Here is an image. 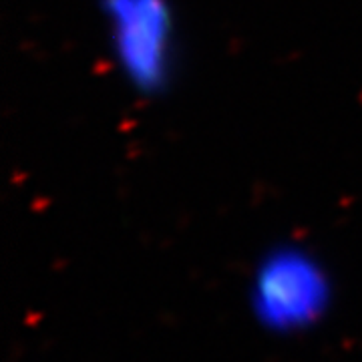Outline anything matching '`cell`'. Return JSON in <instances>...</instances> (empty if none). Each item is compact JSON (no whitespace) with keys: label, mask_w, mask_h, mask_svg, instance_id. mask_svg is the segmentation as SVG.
<instances>
[{"label":"cell","mask_w":362,"mask_h":362,"mask_svg":"<svg viewBox=\"0 0 362 362\" xmlns=\"http://www.w3.org/2000/svg\"><path fill=\"white\" fill-rule=\"evenodd\" d=\"M97 14L121 83L141 99L165 95L181 57L175 0H97Z\"/></svg>","instance_id":"obj_1"},{"label":"cell","mask_w":362,"mask_h":362,"mask_svg":"<svg viewBox=\"0 0 362 362\" xmlns=\"http://www.w3.org/2000/svg\"><path fill=\"white\" fill-rule=\"evenodd\" d=\"M330 296V272L308 244L278 242L259 256L252 270V308L274 328H300L318 320Z\"/></svg>","instance_id":"obj_2"}]
</instances>
